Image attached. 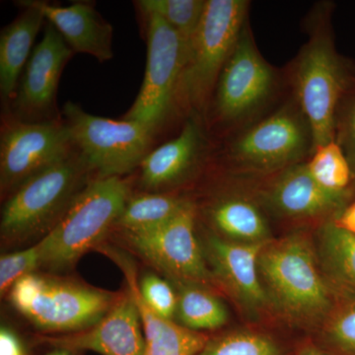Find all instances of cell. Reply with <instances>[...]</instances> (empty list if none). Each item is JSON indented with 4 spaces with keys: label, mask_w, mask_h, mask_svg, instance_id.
Instances as JSON below:
<instances>
[{
    "label": "cell",
    "mask_w": 355,
    "mask_h": 355,
    "mask_svg": "<svg viewBox=\"0 0 355 355\" xmlns=\"http://www.w3.org/2000/svg\"><path fill=\"white\" fill-rule=\"evenodd\" d=\"M259 272L268 299L286 316L310 324L328 315L331 291L305 235L266 243L259 257Z\"/></svg>",
    "instance_id": "cell-1"
},
{
    "label": "cell",
    "mask_w": 355,
    "mask_h": 355,
    "mask_svg": "<svg viewBox=\"0 0 355 355\" xmlns=\"http://www.w3.org/2000/svg\"><path fill=\"white\" fill-rule=\"evenodd\" d=\"M312 25L292 70L295 102L309 123L313 149L335 140L343 98L355 77L334 44L328 21Z\"/></svg>",
    "instance_id": "cell-2"
},
{
    "label": "cell",
    "mask_w": 355,
    "mask_h": 355,
    "mask_svg": "<svg viewBox=\"0 0 355 355\" xmlns=\"http://www.w3.org/2000/svg\"><path fill=\"white\" fill-rule=\"evenodd\" d=\"M246 0H207L197 31L187 44L179 106L203 111L247 26Z\"/></svg>",
    "instance_id": "cell-3"
},
{
    "label": "cell",
    "mask_w": 355,
    "mask_h": 355,
    "mask_svg": "<svg viewBox=\"0 0 355 355\" xmlns=\"http://www.w3.org/2000/svg\"><path fill=\"white\" fill-rule=\"evenodd\" d=\"M130 198V184L121 177L89 181L40 241L43 266L62 270L73 265L116 224Z\"/></svg>",
    "instance_id": "cell-4"
},
{
    "label": "cell",
    "mask_w": 355,
    "mask_h": 355,
    "mask_svg": "<svg viewBox=\"0 0 355 355\" xmlns=\"http://www.w3.org/2000/svg\"><path fill=\"white\" fill-rule=\"evenodd\" d=\"M91 173L76 149L69 157L26 181L2 209V236L20 240L50 231L89 183L85 181Z\"/></svg>",
    "instance_id": "cell-5"
},
{
    "label": "cell",
    "mask_w": 355,
    "mask_h": 355,
    "mask_svg": "<svg viewBox=\"0 0 355 355\" xmlns=\"http://www.w3.org/2000/svg\"><path fill=\"white\" fill-rule=\"evenodd\" d=\"M119 298L109 292L34 273L10 289L14 307L46 331L87 330L106 316Z\"/></svg>",
    "instance_id": "cell-6"
},
{
    "label": "cell",
    "mask_w": 355,
    "mask_h": 355,
    "mask_svg": "<svg viewBox=\"0 0 355 355\" xmlns=\"http://www.w3.org/2000/svg\"><path fill=\"white\" fill-rule=\"evenodd\" d=\"M64 116L74 146L97 178L128 174L150 153L154 133L137 121L94 116L72 102L64 105Z\"/></svg>",
    "instance_id": "cell-7"
},
{
    "label": "cell",
    "mask_w": 355,
    "mask_h": 355,
    "mask_svg": "<svg viewBox=\"0 0 355 355\" xmlns=\"http://www.w3.org/2000/svg\"><path fill=\"white\" fill-rule=\"evenodd\" d=\"M146 17L147 60L139 95L123 119L146 125L154 133L179 105L187 43L156 14Z\"/></svg>",
    "instance_id": "cell-8"
},
{
    "label": "cell",
    "mask_w": 355,
    "mask_h": 355,
    "mask_svg": "<svg viewBox=\"0 0 355 355\" xmlns=\"http://www.w3.org/2000/svg\"><path fill=\"white\" fill-rule=\"evenodd\" d=\"M312 151L309 123L294 100L240 133L227 155L243 170L272 173L299 164Z\"/></svg>",
    "instance_id": "cell-9"
},
{
    "label": "cell",
    "mask_w": 355,
    "mask_h": 355,
    "mask_svg": "<svg viewBox=\"0 0 355 355\" xmlns=\"http://www.w3.org/2000/svg\"><path fill=\"white\" fill-rule=\"evenodd\" d=\"M76 149L64 120L6 121L0 137L2 193L15 191Z\"/></svg>",
    "instance_id": "cell-10"
},
{
    "label": "cell",
    "mask_w": 355,
    "mask_h": 355,
    "mask_svg": "<svg viewBox=\"0 0 355 355\" xmlns=\"http://www.w3.org/2000/svg\"><path fill=\"white\" fill-rule=\"evenodd\" d=\"M277 83L275 69L261 57L247 24L217 80L214 118L223 125H239L265 106Z\"/></svg>",
    "instance_id": "cell-11"
},
{
    "label": "cell",
    "mask_w": 355,
    "mask_h": 355,
    "mask_svg": "<svg viewBox=\"0 0 355 355\" xmlns=\"http://www.w3.org/2000/svg\"><path fill=\"white\" fill-rule=\"evenodd\" d=\"M196 209L188 202L171 220L150 230L127 233L133 249L179 284L214 280L195 233Z\"/></svg>",
    "instance_id": "cell-12"
},
{
    "label": "cell",
    "mask_w": 355,
    "mask_h": 355,
    "mask_svg": "<svg viewBox=\"0 0 355 355\" xmlns=\"http://www.w3.org/2000/svg\"><path fill=\"white\" fill-rule=\"evenodd\" d=\"M73 55L64 37L48 23L43 39L33 49L13 100L17 120H53L50 114L55 108L60 76Z\"/></svg>",
    "instance_id": "cell-13"
},
{
    "label": "cell",
    "mask_w": 355,
    "mask_h": 355,
    "mask_svg": "<svg viewBox=\"0 0 355 355\" xmlns=\"http://www.w3.org/2000/svg\"><path fill=\"white\" fill-rule=\"evenodd\" d=\"M141 318L130 292L121 296L97 324L72 335L49 338L57 349L91 350L102 355H144Z\"/></svg>",
    "instance_id": "cell-14"
},
{
    "label": "cell",
    "mask_w": 355,
    "mask_h": 355,
    "mask_svg": "<svg viewBox=\"0 0 355 355\" xmlns=\"http://www.w3.org/2000/svg\"><path fill=\"white\" fill-rule=\"evenodd\" d=\"M270 242V241H268ZM266 243H243L207 236L205 251L217 279L242 305L265 307L268 294L259 272V257Z\"/></svg>",
    "instance_id": "cell-15"
},
{
    "label": "cell",
    "mask_w": 355,
    "mask_h": 355,
    "mask_svg": "<svg viewBox=\"0 0 355 355\" xmlns=\"http://www.w3.org/2000/svg\"><path fill=\"white\" fill-rule=\"evenodd\" d=\"M205 150L202 123L191 116L178 137L147 154L139 166L142 184L159 190L181 183L202 162Z\"/></svg>",
    "instance_id": "cell-16"
},
{
    "label": "cell",
    "mask_w": 355,
    "mask_h": 355,
    "mask_svg": "<svg viewBox=\"0 0 355 355\" xmlns=\"http://www.w3.org/2000/svg\"><path fill=\"white\" fill-rule=\"evenodd\" d=\"M32 3L64 37L74 53L91 55L100 62L113 58V27L94 6L85 2H76L69 6L38 0H32Z\"/></svg>",
    "instance_id": "cell-17"
},
{
    "label": "cell",
    "mask_w": 355,
    "mask_h": 355,
    "mask_svg": "<svg viewBox=\"0 0 355 355\" xmlns=\"http://www.w3.org/2000/svg\"><path fill=\"white\" fill-rule=\"evenodd\" d=\"M268 202L282 216L308 218L328 216L343 209L349 196L324 190L311 177L305 163L279 172L268 188Z\"/></svg>",
    "instance_id": "cell-18"
},
{
    "label": "cell",
    "mask_w": 355,
    "mask_h": 355,
    "mask_svg": "<svg viewBox=\"0 0 355 355\" xmlns=\"http://www.w3.org/2000/svg\"><path fill=\"white\" fill-rule=\"evenodd\" d=\"M23 11L0 33V94L8 104L15 98L20 76L32 53L33 44L43 26V13L31 0L20 1Z\"/></svg>",
    "instance_id": "cell-19"
},
{
    "label": "cell",
    "mask_w": 355,
    "mask_h": 355,
    "mask_svg": "<svg viewBox=\"0 0 355 355\" xmlns=\"http://www.w3.org/2000/svg\"><path fill=\"white\" fill-rule=\"evenodd\" d=\"M125 270L128 277V292L135 300L141 318L146 338L144 355H198L205 349L209 338L198 331L184 328L172 320L156 314L147 306L135 282V272L130 266Z\"/></svg>",
    "instance_id": "cell-20"
},
{
    "label": "cell",
    "mask_w": 355,
    "mask_h": 355,
    "mask_svg": "<svg viewBox=\"0 0 355 355\" xmlns=\"http://www.w3.org/2000/svg\"><path fill=\"white\" fill-rule=\"evenodd\" d=\"M318 261L331 291L355 301V236L329 220L318 234Z\"/></svg>",
    "instance_id": "cell-21"
},
{
    "label": "cell",
    "mask_w": 355,
    "mask_h": 355,
    "mask_svg": "<svg viewBox=\"0 0 355 355\" xmlns=\"http://www.w3.org/2000/svg\"><path fill=\"white\" fill-rule=\"evenodd\" d=\"M209 217L214 227L229 240L243 243L270 241V228L265 216L247 198H221L210 207Z\"/></svg>",
    "instance_id": "cell-22"
},
{
    "label": "cell",
    "mask_w": 355,
    "mask_h": 355,
    "mask_svg": "<svg viewBox=\"0 0 355 355\" xmlns=\"http://www.w3.org/2000/svg\"><path fill=\"white\" fill-rule=\"evenodd\" d=\"M176 315L180 324L193 331L216 330L228 321L220 299L197 284H180ZM200 333V331H198Z\"/></svg>",
    "instance_id": "cell-23"
},
{
    "label": "cell",
    "mask_w": 355,
    "mask_h": 355,
    "mask_svg": "<svg viewBox=\"0 0 355 355\" xmlns=\"http://www.w3.org/2000/svg\"><path fill=\"white\" fill-rule=\"evenodd\" d=\"M188 200L172 196L142 195L130 198L116 225L125 232H140L163 225L177 216Z\"/></svg>",
    "instance_id": "cell-24"
},
{
    "label": "cell",
    "mask_w": 355,
    "mask_h": 355,
    "mask_svg": "<svg viewBox=\"0 0 355 355\" xmlns=\"http://www.w3.org/2000/svg\"><path fill=\"white\" fill-rule=\"evenodd\" d=\"M306 168L319 186L336 195L349 196L354 181L352 168L336 140L313 149Z\"/></svg>",
    "instance_id": "cell-25"
},
{
    "label": "cell",
    "mask_w": 355,
    "mask_h": 355,
    "mask_svg": "<svg viewBox=\"0 0 355 355\" xmlns=\"http://www.w3.org/2000/svg\"><path fill=\"white\" fill-rule=\"evenodd\" d=\"M135 3L142 13L162 18L188 44L200 25L207 0H139Z\"/></svg>",
    "instance_id": "cell-26"
},
{
    "label": "cell",
    "mask_w": 355,
    "mask_h": 355,
    "mask_svg": "<svg viewBox=\"0 0 355 355\" xmlns=\"http://www.w3.org/2000/svg\"><path fill=\"white\" fill-rule=\"evenodd\" d=\"M198 355H280V350L268 336L240 331L209 340Z\"/></svg>",
    "instance_id": "cell-27"
},
{
    "label": "cell",
    "mask_w": 355,
    "mask_h": 355,
    "mask_svg": "<svg viewBox=\"0 0 355 355\" xmlns=\"http://www.w3.org/2000/svg\"><path fill=\"white\" fill-rule=\"evenodd\" d=\"M43 266V250L41 242L32 247L4 254L0 259V291L1 293L12 288L14 284L32 275L36 268Z\"/></svg>",
    "instance_id": "cell-28"
},
{
    "label": "cell",
    "mask_w": 355,
    "mask_h": 355,
    "mask_svg": "<svg viewBox=\"0 0 355 355\" xmlns=\"http://www.w3.org/2000/svg\"><path fill=\"white\" fill-rule=\"evenodd\" d=\"M335 140L347 156L355 181V78L336 114Z\"/></svg>",
    "instance_id": "cell-29"
},
{
    "label": "cell",
    "mask_w": 355,
    "mask_h": 355,
    "mask_svg": "<svg viewBox=\"0 0 355 355\" xmlns=\"http://www.w3.org/2000/svg\"><path fill=\"white\" fill-rule=\"evenodd\" d=\"M139 289L144 302L159 316L172 320L176 315L178 296L165 280L157 275H146Z\"/></svg>",
    "instance_id": "cell-30"
},
{
    "label": "cell",
    "mask_w": 355,
    "mask_h": 355,
    "mask_svg": "<svg viewBox=\"0 0 355 355\" xmlns=\"http://www.w3.org/2000/svg\"><path fill=\"white\" fill-rule=\"evenodd\" d=\"M327 336L342 354L355 355V301H350L331 317Z\"/></svg>",
    "instance_id": "cell-31"
},
{
    "label": "cell",
    "mask_w": 355,
    "mask_h": 355,
    "mask_svg": "<svg viewBox=\"0 0 355 355\" xmlns=\"http://www.w3.org/2000/svg\"><path fill=\"white\" fill-rule=\"evenodd\" d=\"M0 355H23L18 338L4 328L0 331Z\"/></svg>",
    "instance_id": "cell-32"
},
{
    "label": "cell",
    "mask_w": 355,
    "mask_h": 355,
    "mask_svg": "<svg viewBox=\"0 0 355 355\" xmlns=\"http://www.w3.org/2000/svg\"><path fill=\"white\" fill-rule=\"evenodd\" d=\"M333 221L338 227L355 236V200L347 207H343L336 214V218L333 219Z\"/></svg>",
    "instance_id": "cell-33"
},
{
    "label": "cell",
    "mask_w": 355,
    "mask_h": 355,
    "mask_svg": "<svg viewBox=\"0 0 355 355\" xmlns=\"http://www.w3.org/2000/svg\"><path fill=\"white\" fill-rule=\"evenodd\" d=\"M299 355H330L327 354V352H323V350L317 349V347H306V349H303L302 352L299 354Z\"/></svg>",
    "instance_id": "cell-34"
},
{
    "label": "cell",
    "mask_w": 355,
    "mask_h": 355,
    "mask_svg": "<svg viewBox=\"0 0 355 355\" xmlns=\"http://www.w3.org/2000/svg\"><path fill=\"white\" fill-rule=\"evenodd\" d=\"M48 355H73V352L65 349H55Z\"/></svg>",
    "instance_id": "cell-35"
}]
</instances>
